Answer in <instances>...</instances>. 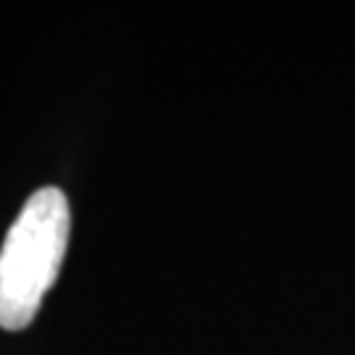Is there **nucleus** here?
<instances>
[{"mask_svg": "<svg viewBox=\"0 0 355 355\" xmlns=\"http://www.w3.org/2000/svg\"><path fill=\"white\" fill-rule=\"evenodd\" d=\"M71 234V208L58 187L32 192L0 248V327L26 329L55 284Z\"/></svg>", "mask_w": 355, "mask_h": 355, "instance_id": "obj_1", "label": "nucleus"}]
</instances>
